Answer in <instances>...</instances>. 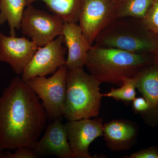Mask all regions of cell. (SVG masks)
<instances>
[{"label": "cell", "mask_w": 158, "mask_h": 158, "mask_svg": "<svg viewBox=\"0 0 158 158\" xmlns=\"http://www.w3.org/2000/svg\"><path fill=\"white\" fill-rule=\"evenodd\" d=\"M37 94L21 78L11 80L0 95V150L34 149L48 117Z\"/></svg>", "instance_id": "6da1fadb"}, {"label": "cell", "mask_w": 158, "mask_h": 158, "mask_svg": "<svg viewBox=\"0 0 158 158\" xmlns=\"http://www.w3.org/2000/svg\"><path fill=\"white\" fill-rule=\"evenodd\" d=\"M154 63L152 53L133 52L94 44L88 51L85 66L101 84L119 85L125 79L135 77Z\"/></svg>", "instance_id": "7a4b0ae2"}, {"label": "cell", "mask_w": 158, "mask_h": 158, "mask_svg": "<svg viewBox=\"0 0 158 158\" xmlns=\"http://www.w3.org/2000/svg\"><path fill=\"white\" fill-rule=\"evenodd\" d=\"M63 115L68 121L97 117L103 95L101 85L83 68L68 70Z\"/></svg>", "instance_id": "3957f363"}, {"label": "cell", "mask_w": 158, "mask_h": 158, "mask_svg": "<svg viewBox=\"0 0 158 158\" xmlns=\"http://www.w3.org/2000/svg\"><path fill=\"white\" fill-rule=\"evenodd\" d=\"M94 43L133 52L153 54L158 48V35L148 31L140 19L116 17L98 34Z\"/></svg>", "instance_id": "277c9868"}, {"label": "cell", "mask_w": 158, "mask_h": 158, "mask_svg": "<svg viewBox=\"0 0 158 158\" xmlns=\"http://www.w3.org/2000/svg\"><path fill=\"white\" fill-rule=\"evenodd\" d=\"M68 70L65 65L50 77H36L26 82L41 100L48 118L52 120L60 119L63 115Z\"/></svg>", "instance_id": "5b68a950"}, {"label": "cell", "mask_w": 158, "mask_h": 158, "mask_svg": "<svg viewBox=\"0 0 158 158\" xmlns=\"http://www.w3.org/2000/svg\"><path fill=\"white\" fill-rule=\"evenodd\" d=\"M25 9L20 28L24 35L38 47L52 42L62 35L64 22L59 16L34 8L31 4Z\"/></svg>", "instance_id": "8992f818"}, {"label": "cell", "mask_w": 158, "mask_h": 158, "mask_svg": "<svg viewBox=\"0 0 158 158\" xmlns=\"http://www.w3.org/2000/svg\"><path fill=\"white\" fill-rule=\"evenodd\" d=\"M116 5L111 0H83L79 26L90 46L98 34L116 18Z\"/></svg>", "instance_id": "52a82bcc"}, {"label": "cell", "mask_w": 158, "mask_h": 158, "mask_svg": "<svg viewBox=\"0 0 158 158\" xmlns=\"http://www.w3.org/2000/svg\"><path fill=\"white\" fill-rule=\"evenodd\" d=\"M63 43L64 37L62 34L45 45L39 47L24 69L21 75L23 81L26 82L35 77L53 74L65 65L67 49L62 45Z\"/></svg>", "instance_id": "ba28073f"}, {"label": "cell", "mask_w": 158, "mask_h": 158, "mask_svg": "<svg viewBox=\"0 0 158 158\" xmlns=\"http://www.w3.org/2000/svg\"><path fill=\"white\" fill-rule=\"evenodd\" d=\"M102 118H85L67 121L65 124L73 158H92L89 152L90 144L103 136Z\"/></svg>", "instance_id": "9c48e42d"}, {"label": "cell", "mask_w": 158, "mask_h": 158, "mask_svg": "<svg viewBox=\"0 0 158 158\" xmlns=\"http://www.w3.org/2000/svg\"><path fill=\"white\" fill-rule=\"evenodd\" d=\"M39 47L25 37L7 36L0 32V62L8 63L16 74H22Z\"/></svg>", "instance_id": "30bf717a"}, {"label": "cell", "mask_w": 158, "mask_h": 158, "mask_svg": "<svg viewBox=\"0 0 158 158\" xmlns=\"http://www.w3.org/2000/svg\"><path fill=\"white\" fill-rule=\"evenodd\" d=\"M37 158L55 156L59 158H73L65 125L60 119L47 125L42 138L34 149Z\"/></svg>", "instance_id": "8fae6325"}, {"label": "cell", "mask_w": 158, "mask_h": 158, "mask_svg": "<svg viewBox=\"0 0 158 158\" xmlns=\"http://www.w3.org/2000/svg\"><path fill=\"white\" fill-rule=\"evenodd\" d=\"M136 88L149 106L143 118L151 126L158 125V65L153 64L144 68L137 75Z\"/></svg>", "instance_id": "7c38bea8"}, {"label": "cell", "mask_w": 158, "mask_h": 158, "mask_svg": "<svg viewBox=\"0 0 158 158\" xmlns=\"http://www.w3.org/2000/svg\"><path fill=\"white\" fill-rule=\"evenodd\" d=\"M62 35L68 50L65 65L68 70L83 68L91 46L84 36L81 27L76 23H64Z\"/></svg>", "instance_id": "4fadbf2b"}, {"label": "cell", "mask_w": 158, "mask_h": 158, "mask_svg": "<svg viewBox=\"0 0 158 158\" xmlns=\"http://www.w3.org/2000/svg\"><path fill=\"white\" fill-rule=\"evenodd\" d=\"M138 128L134 123L114 119L103 124L104 140L108 148L114 152L127 150L135 142Z\"/></svg>", "instance_id": "5bb4252c"}, {"label": "cell", "mask_w": 158, "mask_h": 158, "mask_svg": "<svg viewBox=\"0 0 158 158\" xmlns=\"http://www.w3.org/2000/svg\"><path fill=\"white\" fill-rule=\"evenodd\" d=\"M83 0H26L27 6L37 1L44 2L54 15L64 23H77Z\"/></svg>", "instance_id": "9a60e30c"}, {"label": "cell", "mask_w": 158, "mask_h": 158, "mask_svg": "<svg viewBox=\"0 0 158 158\" xmlns=\"http://www.w3.org/2000/svg\"><path fill=\"white\" fill-rule=\"evenodd\" d=\"M26 0H0V26L8 23L10 36H15L20 28Z\"/></svg>", "instance_id": "2e32d148"}, {"label": "cell", "mask_w": 158, "mask_h": 158, "mask_svg": "<svg viewBox=\"0 0 158 158\" xmlns=\"http://www.w3.org/2000/svg\"><path fill=\"white\" fill-rule=\"evenodd\" d=\"M153 0H120L116 3V17H131L142 19Z\"/></svg>", "instance_id": "e0dca14e"}, {"label": "cell", "mask_w": 158, "mask_h": 158, "mask_svg": "<svg viewBox=\"0 0 158 158\" xmlns=\"http://www.w3.org/2000/svg\"><path fill=\"white\" fill-rule=\"evenodd\" d=\"M122 85L120 88H112L110 92L103 94V97L112 98L116 100L126 102H132L136 95L135 79H125Z\"/></svg>", "instance_id": "ac0fdd59"}, {"label": "cell", "mask_w": 158, "mask_h": 158, "mask_svg": "<svg viewBox=\"0 0 158 158\" xmlns=\"http://www.w3.org/2000/svg\"><path fill=\"white\" fill-rule=\"evenodd\" d=\"M141 20L148 31L158 35V0H153L146 15Z\"/></svg>", "instance_id": "d6986e66"}, {"label": "cell", "mask_w": 158, "mask_h": 158, "mask_svg": "<svg viewBox=\"0 0 158 158\" xmlns=\"http://www.w3.org/2000/svg\"><path fill=\"white\" fill-rule=\"evenodd\" d=\"M14 153L9 151L2 153L0 158H36L34 151L32 148L26 147L17 148Z\"/></svg>", "instance_id": "ffe728a7"}, {"label": "cell", "mask_w": 158, "mask_h": 158, "mask_svg": "<svg viewBox=\"0 0 158 158\" xmlns=\"http://www.w3.org/2000/svg\"><path fill=\"white\" fill-rule=\"evenodd\" d=\"M129 158H158V146L141 150L127 157Z\"/></svg>", "instance_id": "44dd1931"}, {"label": "cell", "mask_w": 158, "mask_h": 158, "mask_svg": "<svg viewBox=\"0 0 158 158\" xmlns=\"http://www.w3.org/2000/svg\"><path fill=\"white\" fill-rule=\"evenodd\" d=\"M132 107L136 113L141 114L143 117L148 111L149 106L144 98L136 97L132 101Z\"/></svg>", "instance_id": "7402d4cb"}, {"label": "cell", "mask_w": 158, "mask_h": 158, "mask_svg": "<svg viewBox=\"0 0 158 158\" xmlns=\"http://www.w3.org/2000/svg\"><path fill=\"white\" fill-rule=\"evenodd\" d=\"M153 54L154 56L155 63L158 65V48Z\"/></svg>", "instance_id": "603a6c76"}, {"label": "cell", "mask_w": 158, "mask_h": 158, "mask_svg": "<svg viewBox=\"0 0 158 158\" xmlns=\"http://www.w3.org/2000/svg\"><path fill=\"white\" fill-rule=\"evenodd\" d=\"M111 1H112V2H114L116 3L119 2V1H120V0H111Z\"/></svg>", "instance_id": "cb8c5ba5"}, {"label": "cell", "mask_w": 158, "mask_h": 158, "mask_svg": "<svg viewBox=\"0 0 158 158\" xmlns=\"http://www.w3.org/2000/svg\"><path fill=\"white\" fill-rule=\"evenodd\" d=\"M2 151L0 150V156L2 155Z\"/></svg>", "instance_id": "d4e9b609"}]
</instances>
